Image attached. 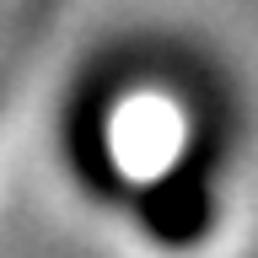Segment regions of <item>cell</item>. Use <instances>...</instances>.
I'll use <instances>...</instances> for the list:
<instances>
[{"instance_id": "cell-1", "label": "cell", "mask_w": 258, "mask_h": 258, "mask_svg": "<svg viewBox=\"0 0 258 258\" xmlns=\"http://www.w3.org/2000/svg\"><path fill=\"white\" fill-rule=\"evenodd\" d=\"M145 226L156 231L161 242H194L210 226V188L194 167H177V172L161 177V188L145 199Z\"/></svg>"}, {"instance_id": "cell-2", "label": "cell", "mask_w": 258, "mask_h": 258, "mask_svg": "<svg viewBox=\"0 0 258 258\" xmlns=\"http://www.w3.org/2000/svg\"><path fill=\"white\" fill-rule=\"evenodd\" d=\"M32 6H38V0H0V97H6V76H11L16 54H22Z\"/></svg>"}]
</instances>
